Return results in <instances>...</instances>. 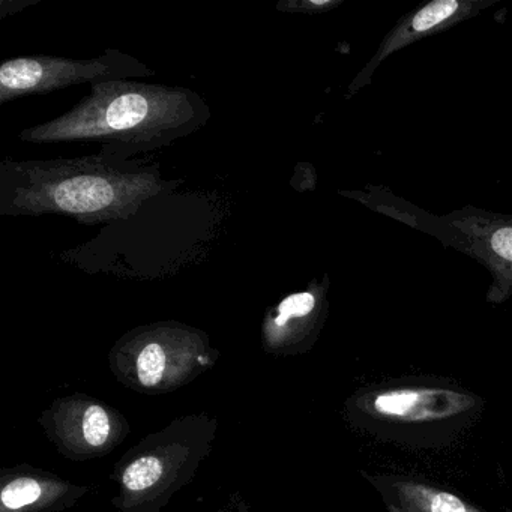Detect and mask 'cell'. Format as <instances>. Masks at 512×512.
<instances>
[{
    "label": "cell",
    "mask_w": 512,
    "mask_h": 512,
    "mask_svg": "<svg viewBox=\"0 0 512 512\" xmlns=\"http://www.w3.org/2000/svg\"><path fill=\"white\" fill-rule=\"evenodd\" d=\"M110 433L109 415L106 410L97 404H92L85 413L83 421V434L86 442L92 446H100L106 442Z\"/></svg>",
    "instance_id": "cell-11"
},
{
    "label": "cell",
    "mask_w": 512,
    "mask_h": 512,
    "mask_svg": "<svg viewBox=\"0 0 512 512\" xmlns=\"http://www.w3.org/2000/svg\"><path fill=\"white\" fill-rule=\"evenodd\" d=\"M209 119L208 103L193 89L113 80L94 83L64 115L19 137L31 145H98L107 157L134 160L197 133Z\"/></svg>",
    "instance_id": "cell-2"
},
{
    "label": "cell",
    "mask_w": 512,
    "mask_h": 512,
    "mask_svg": "<svg viewBox=\"0 0 512 512\" xmlns=\"http://www.w3.org/2000/svg\"><path fill=\"white\" fill-rule=\"evenodd\" d=\"M155 71L118 49L104 50L94 59L20 56L0 67V104L31 95L52 94L77 85L154 77Z\"/></svg>",
    "instance_id": "cell-5"
},
{
    "label": "cell",
    "mask_w": 512,
    "mask_h": 512,
    "mask_svg": "<svg viewBox=\"0 0 512 512\" xmlns=\"http://www.w3.org/2000/svg\"><path fill=\"white\" fill-rule=\"evenodd\" d=\"M182 184L167 181L160 164L94 154L0 163V215H58L85 226L130 220L146 203Z\"/></svg>",
    "instance_id": "cell-1"
},
{
    "label": "cell",
    "mask_w": 512,
    "mask_h": 512,
    "mask_svg": "<svg viewBox=\"0 0 512 512\" xmlns=\"http://www.w3.org/2000/svg\"><path fill=\"white\" fill-rule=\"evenodd\" d=\"M497 2L499 0H433L401 17L397 25L385 35L373 58L350 83L346 94L347 100L367 88L380 65L394 53L473 19Z\"/></svg>",
    "instance_id": "cell-6"
},
{
    "label": "cell",
    "mask_w": 512,
    "mask_h": 512,
    "mask_svg": "<svg viewBox=\"0 0 512 512\" xmlns=\"http://www.w3.org/2000/svg\"><path fill=\"white\" fill-rule=\"evenodd\" d=\"M41 496V487L35 479L19 478L10 482L2 491V503L7 508L19 509L37 502Z\"/></svg>",
    "instance_id": "cell-10"
},
{
    "label": "cell",
    "mask_w": 512,
    "mask_h": 512,
    "mask_svg": "<svg viewBox=\"0 0 512 512\" xmlns=\"http://www.w3.org/2000/svg\"><path fill=\"white\" fill-rule=\"evenodd\" d=\"M367 208L388 215L419 232L436 238L443 247L466 254L491 275L485 299L503 304L512 298V214L485 211L467 205L446 215H433L394 196L383 187L365 191H340Z\"/></svg>",
    "instance_id": "cell-4"
},
{
    "label": "cell",
    "mask_w": 512,
    "mask_h": 512,
    "mask_svg": "<svg viewBox=\"0 0 512 512\" xmlns=\"http://www.w3.org/2000/svg\"><path fill=\"white\" fill-rule=\"evenodd\" d=\"M343 0H290L278 5V10L292 11V13L320 14L334 10Z\"/></svg>",
    "instance_id": "cell-12"
},
{
    "label": "cell",
    "mask_w": 512,
    "mask_h": 512,
    "mask_svg": "<svg viewBox=\"0 0 512 512\" xmlns=\"http://www.w3.org/2000/svg\"><path fill=\"white\" fill-rule=\"evenodd\" d=\"M479 395L442 377L392 380L362 389L353 415L376 440L407 448L449 445L484 412Z\"/></svg>",
    "instance_id": "cell-3"
},
{
    "label": "cell",
    "mask_w": 512,
    "mask_h": 512,
    "mask_svg": "<svg viewBox=\"0 0 512 512\" xmlns=\"http://www.w3.org/2000/svg\"><path fill=\"white\" fill-rule=\"evenodd\" d=\"M389 512H482L457 494L424 479L404 475L368 476Z\"/></svg>",
    "instance_id": "cell-7"
},
{
    "label": "cell",
    "mask_w": 512,
    "mask_h": 512,
    "mask_svg": "<svg viewBox=\"0 0 512 512\" xmlns=\"http://www.w3.org/2000/svg\"><path fill=\"white\" fill-rule=\"evenodd\" d=\"M167 356L160 343H148L137 358V373L145 386H155L163 379Z\"/></svg>",
    "instance_id": "cell-8"
},
{
    "label": "cell",
    "mask_w": 512,
    "mask_h": 512,
    "mask_svg": "<svg viewBox=\"0 0 512 512\" xmlns=\"http://www.w3.org/2000/svg\"><path fill=\"white\" fill-rule=\"evenodd\" d=\"M163 466L155 457H143L134 461L124 473L125 487L139 491L151 487L160 479Z\"/></svg>",
    "instance_id": "cell-9"
}]
</instances>
